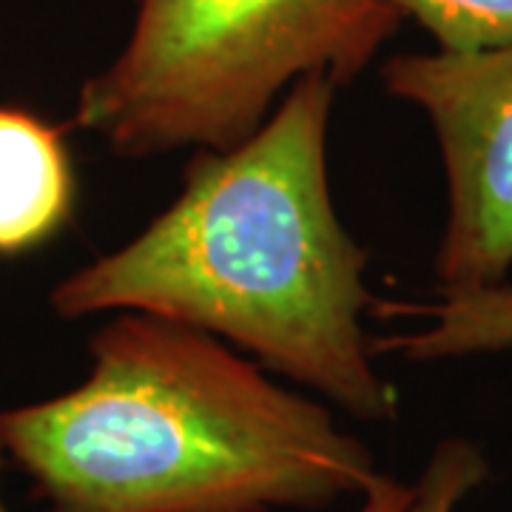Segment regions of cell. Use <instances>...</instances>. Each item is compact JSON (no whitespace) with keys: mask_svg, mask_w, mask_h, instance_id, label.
<instances>
[{"mask_svg":"<svg viewBox=\"0 0 512 512\" xmlns=\"http://www.w3.org/2000/svg\"><path fill=\"white\" fill-rule=\"evenodd\" d=\"M336 83H293L251 137L197 151L180 197L143 234L52 291L66 319L160 316L248 350L362 421H393L399 393L373 367L362 316L367 251L328 183Z\"/></svg>","mask_w":512,"mask_h":512,"instance_id":"obj_1","label":"cell"},{"mask_svg":"<svg viewBox=\"0 0 512 512\" xmlns=\"http://www.w3.org/2000/svg\"><path fill=\"white\" fill-rule=\"evenodd\" d=\"M89 350L86 382L0 413L43 512L325 510L382 476L322 404L217 336L123 311Z\"/></svg>","mask_w":512,"mask_h":512,"instance_id":"obj_2","label":"cell"},{"mask_svg":"<svg viewBox=\"0 0 512 512\" xmlns=\"http://www.w3.org/2000/svg\"><path fill=\"white\" fill-rule=\"evenodd\" d=\"M399 23L393 0H140L74 123L123 157L225 151L302 77L345 86L365 72Z\"/></svg>","mask_w":512,"mask_h":512,"instance_id":"obj_3","label":"cell"},{"mask_svg":"<svg viewBox=\"0 0 512 512\" xmlns=\"http://www.w3.org/2000/svg\"><path fill=\"white\" fill-rule=\"evenodd\" d=\"M384 89L427 114L447 177L439 293L504 285L512 271V43L410 52L384 63Z\"/></svg>","mask_w":512,"mask_h":512,"instance_id":"obj_4","label":"cell"},{"mask_svg":"<svg viewBox=\"0 0 512 512\" xmlns=\"http://www.w3.org/2000/svg\"><path fill=\"white\" fill-rule=\"evenodd\" d=\"M77 177L63 131L0 106V256L35 251L69 225Z\"/></svg>","mask_w":512,"mask_h":512,"instance_id":"obj_5","label":"cell"},{"mask_svg":"<svg viewBox=\"0 0 512 512\" xmlns=\"http://www.w3.org/2000/svg\"><path fill=\"white\" fill-rule=\"evenodd\" d=\"M373 316L379 319H416L421 328L399 330L373 339V353H396L413 362L458 359L476 353H501L512 348V285L481 291L439 293L421 302H382L376 299Z\"/></svg>","mask_w":512,"mask_h":512,"instance_id":"obj_6","label":"cell"},{"mask_svg":"<svg viewBox=\"0 0 512 512\" xmlns=\"http://www.w3.org/2000/svg\"><path fill=\"white\" fill-rule=\"evenodd\" d=\"M421 23L441 52H478L512 43V0H393Z\"/></svg>","mask_w":512,"mask_h":512,"instance_id":"obj_7","label":"cell"},{"mask_svg":"<svg viewBox=\"0 0 512 512\" xmlns=\"http://www.w3.org/2000/svg\"><path fill=\"white\" fill-rule=\"evenodd\" d=\"M490 467L476 444L461 439L441 441L427 461L421 481L413 487L407 512H456V504L476 490Z\"/></svg>","mask_w":512,"mask_h":512,"instance_id":"obj_8","label":"cell"},{"mask_svg":"<svg viewBox=\"0 0 512 512\" xmlns=\"http://www.w3.org/2000/svg\"><path fill=\"white\" fill-rule=\"evenodd\" d=\"M410 501H413V487L379 476V481L365 493V504L359 512H407Z\"/></svg>","mask_w":512,"mask_h":512,"instance_id":"obj_9","label":"cell"},{"mask_svg":"<svg viewBox=\"0 0 512 512\" xmlns=\"http://www.w3.org/2000/svg\"><path fill=\"white\" fill-rule=\"evenodd\" d=\"M3 461H6V453H3V444H0V473H3ZM0 512H12L6 498H3V487H0Z\"/></svg>","mask_w":512,"mask_h":512,"instance_id":"obj_10","label":"cell"}]
</instances>
